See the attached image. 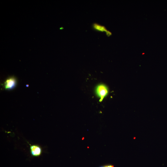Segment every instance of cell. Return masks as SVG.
Masks as SVG:
<instances>
[{"instance_id": "obj_1", "label": "cell", "mask_w": 167, "mask_h": 167, "mask_svg": "<svg viewBox=\"0 0 167 167\" xmlns=\"http://www.w3.org/2000/svg\"><path fill=\"white\" fill-rule=\"evenodd\" d=\"M95 92L96 96L99 99L100 101L101 102L107 95L109 90L105 85L103 84H100L96 86Z\"/></svg>"}, {"instance_id": "obj_2", "label": "cell", "mask_w": 167, "mask_h": 167, "mask_svg": "<svg viewBox=\"0 0 167 167\" xmlns=\"http://www.w3.org/2000/svg\"><path fill=\"white\" fill-rule=\"evenodd\" d=\"M30 145V152L31 155L34 157L40 156L42 152L41 146L37 144Z\"/></svg>"}, {"instance_id": "obj_3", "label": "cell", "mask_w": 167, "mask_h": 167, "mask_svg": "<svg viewBox=\"0 0 167 167\" xmlns=\"http://www.w3.org/2000/svg\"><path fill=\"white\" fill-rule=\"evenodd\" d=\"M16 84V79L11 77L6 80L4 83V87L6 89H11L14 88Z\"/></svg>"}, {"instance_id": "obj_4", "label": "cell", "mask_w": 167, "mask_h": 167, "mask_svg": "<svg viewBox=\"0 0 167 167\" xmlns=\"http://www.w3.org/2000/svg\"><path fill=\"white\" fill-rule=\"evenodd\" d=\"M93 27L94 29L99 31L104 32L106 33L108 31L104 26L98 24H94L93 25Z\"/></svg>"}, {"instance_id": "obj_5", "label": "cell", "mask_w": 167, "mask_h": 167, "mask_svg": "<svg viewBox=\"0 0 167 167\" xmlns=\"http://www.w3.org/2000/svg\"><path fill=\"white\" fill-rule=\"evenodd\" d=\"M100 167H113V166L112 165H107L101 166Z\"/></svg>"}]
</instances>
